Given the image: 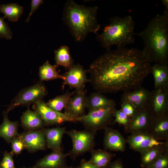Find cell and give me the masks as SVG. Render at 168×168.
Wrapping results in <instances>:
<instances>
[{"instance_id":"obj_1","label":"cell","mask_w":168,"mask_h":168,"mask_svg":"<svg viewBox=\"0 0 168 168\" xmlns=\"http://www.w3.org/2000/svg\"><path fill=\"white\" fill-rule=\"evenodd\" d=\"M151 63L135 48L106 50L90 64L87 70L89 82L102 93L130 91L141 86L151 73Z\"/></svg>"},{"instance_id":"obj_2","label":"cell","mask_w":168,"mask_h":168,"mask_svg":"<svg viewBox=\"0 0 168 168\" xmlns=\"http://www.w3.org/2000/svg\"><path fill=\"white\" fill-rule=\"evenodd\" d=\"M139 35L144 44L142 51L149 61L168 65V10L157 14L149 21Z\"/></svg>"},{"instance_id":"obj_3","label":"cell","mask_w":168,"mask_h":168,"mask_svg":"<svg viewBox=\"0 0 168 168\" xmlns=\"http://www.w3.org/2000/svg\"><path fill=\"white\" fill-rule=\"evenodd\" d=\"M98 10L96 6L87 7L72 0L66 2L63 19L76 41H83L90 33L97 34L100 28L97 20Z\"/></svg>"},{"instance_id":"obj_4","label":"cell","mask_w":168,"mask_h":168,"mask_svg":"<svg viewBox=\"0 0 168 168\" xmlns=\"http://www.w3.org/2000/svg\"><path fill=\"white\" fill-rule=\"evenodd\" d=\"M135 27L132 16H114L110 18L103 32L96 35V39L100 46L106 50L110 49L113 45L117 48H124L135 42Z\"/></svg>"},{"instance_id":"obj_5","label":"cell","mask_w":168,"mask_h":168,"mask_svg":"<svg viewBox=\"0 0 168 168\" xmlns=\"http://www.w3.org/2000/svg\"><path fill=\"white\" fill-rule=\"evenodd\" d=\"M115 107L114 105L89 111L87 114L78 118V121L86 129L92 131L105 129L112 123Z\"/></svg>"},{"instance_id":"obj_6","label":"cell","mask_w":168,"mask_h":168,"mask_svg":"<svg viewBox=\"0 0 168 168\" xmlns=\"http://www.w3.org/2000/svg\"><path fill=\"white\" fill-rule=\"evenodd\" d=\"M66 133L72 140V147L69 153L72 158L94 149L96 132L86 129L80 131L72 129L66 131Z\"/></svg>"},{"instance_id":"obj_7","label":"cell","mask_w":168,"mask_h":168,"mask_svg":"<svg viewBox=\"0 0 168 168\" xmlns=\"http://www.w3.org/2000/svg\"><path fill=\"white\" fill-rule=\"evenodd\" d=\"M47 94L45 85L41 82L22 90L12 100L6 112L7 113L20 105L28 106L38 100H42Z\"/></svg>"},{"instance_id":"obj_8","label":"cell","mask_w":168,"mask_h":168,"mask_svg":"<svg viewBox=\"0 0 168 168\" xmlns=\"http://www.w3.org/2000/svg\"><path fill=\"white\" fill-rule=\"evenodd\" d=\"M147 107L153 118L168 115V86L154 88L151 91Z\"/></svg>"},{"instance_id":"obj_9","label":"cell","mask_w":168,"mask_h":168,"mask_svg":"<svg viewBox=\"0 0 168 168\" xmlns=\"http://www.w3.org/2000/svg\"><path fill=\"white\" fill-rule=\"evenodd\" d=\"M33 107L40 115L45 126L60 124L67 122H78V118L56 111L48 106L42 100L34 103Z\"/></svg>"},{"instance_id":"obj_10","label":"cell","mask_w":168,"mask_h":168,"mask_svg":"<svg viewBox=\"0 0 168 168\" xmlns=\"http://www.w3.org/2000/svg\"><path fill=\"white\" fill-rule=\"evenodd\" d=\"M87 72L80 64H74L62 75L65 77L63 88L67 85L71 88H75L76 92L83 90L85 84L90 81L87 77Z\"/></svg>"},{"instance_id":"obj_11","label":"cell","mask_w":168,"mask_h":168,"mask_svg":"<svg viewBox=\"0 0 168 168\" xmlns=\"http://www.w3.org/2000/svg\"><path fill=\"white\" fill-rule=\"evenodd\" d=\"M131 133L126 140V142L128 144L130 148L140 153L165 142L156 140L147 131Z\"/></svg>"},{"instance_id":"obj_12","label":"cell","mask_w":168,"mask_h":168,"mask_svg":"<svg viewBox=\"0 0 168 168\" xmlns=\"http://www.w3.org/2000/svg\"><path fill=\"white\" fill-rule=\"evenodd\" d=\"M153 119L147 107L137 110L134 115L130 118L129 123L124 129L127 133H131L147 131Z\"/></svg>"},{"instance_id":"obj_13","label":"cell","mask_w":168,"mask_h":168,"mask_svg":"<svg viewBox=\"0 0 168 168\" xmlns=\"http://www.w3.org/2000/svg\"><path fill=\"white\" fill-rule=\"evenodd\" d=\"M68 156L69 153H64L62 148L40 159L31 168H66L68 166L66 159Z\"/></svg>"},{"instance_id":"obj_14","label":"cell","mask_w":168,"mask_h":168,"mask_svg":"<svg viewBox=\"0 0 168 168\" xmlns=\"http://www.w3.org/2000/svg\"><path fill=\"white\" fill-rule=\"evenodd\" d=\"M151 92L140 86L132 90L124 92L121 97V102H129L137 110L143 109L147 107Z\"/></svg>"},{"instance_id":"obj_15","label":"cell","mask_w":168,"mask_h":168,"mask_svg":"<svg viewBox=\"0 0 168 168\" xmlns=\"http://www.w3.org/2000/svg\"><path fill=\"white\" fill-rule=\"evenodd\" d=\"M42 129L28 131L20 134L29 152H34L46 149V142Z\"/></svg>"},{"instance_id":"obj_16","label":"cell","mask_w":168,"mask_h":168,"mask_svg":"<svg viewBox=\"0 0 168 168\" xmlns=\"http://www.w3.org/2000/svg\"><path fill=\"white\" fill-rule=\"evenodd\" d=\"M87 97L84 90L76 92L64 108V113L77 118L85 115Z\"/></svg>"},{"instance_id":"obj_17","label":"cell","mask_w":168,"mask_h":168,"mask_svg":"<svg viewBox=\"0 0 168 168\" xmlns=\"http://www.w3.org/2000/svg\"><path fill=\"white\" fill-rule=\"evenodd\" d=\"M104 145L106 150L116 152H124L126 140L118 130L108 127L105 129Z\"/></svg>"},{"instance_id":"obj_18","label":"cell","mask_w":168,"mask_h":168,"mask_svg":"<svg viewBox=\"0 0 168 168\" xmlns=\"http://www.w3.org/2000/svg\"><path fill=\"white\" fill-rule=\"evenodd\" d=\"M47 147L52 151L61 148L63 135L66 132V128L57 127L43 128Z\"/></svg>"},{"instance_id":"obj_19","label":"cell","mask_w":168,"mask_h":168,"mask_svg":"<svg viewBox=\"0 0 168 168\" xmlns=\"http://www.w3.org/2000/svg\"><path fill=\"white\" fill-rule=\"evenodd\" d=\"M156 140H168V115L153 118L147 131Z\"/></svg>"},{"instance_id":"obj_20","label":"cell","mask_w":168,"mask_h":168,"mask_svg":"<svg viewBox=\"0 0 168 168\" xmlns=\"http://www.w3.org/2000/svg\"><path fill=\"white\" fill-rule=\"evenodd\" d=\"M22 127L28 131L42 129L45 126L40 115L36 111L28 108L21 117Z\"/></svg>"},{"instance_id":"obj_21","label":"cell","mask_w":168,"mask_h":168,"mask_svg":"<svg viewBox=\"0 0 168 168\" xmlns=\"http://www.w3.org/2000/svg\"><path fill=\"white\" fill-rule=\"evenodd\" d=\"M115 105V101L97 91L91 94L86 100V108L88 111L93 110Z\"/></svg>"},{"instance_id":"obj_22","label":"cell","mask_w":168,"mask_h":168,"mask_svg":"<svg viewBox=\"0 0 168 168\" xmlns=\"http://www.w3.org/2000/svg\"><path fill=\"white\" fill-rule=\"evenodd\" d=\"M168 150V141L167 140L162 144L153 147L141 153L142 166H148Z\"/></svg>"},{"instance_id":"obj_23","label":"cell","mask_w":168,"mask_h":168,"mask_svg":"<svg viewBox=\"0 0 168 168\" xmlns=\"http://www.w3.org/2000/svg\"><path fill=\"white\" fill-rule=\"evenodd\" d=\"M7 113L4 111L3 120L0 125V138H2L9 144L12 139L19 135L18 133V123L12 121L8 118Z\"/></svg>"},{"instance_id":"obj_24","label":"cell","mask_w":168,"mask_h":168,"mask_svg":"<svg viewBox=\"0 0 168 168\" xmlns=\"http://www.w3.org/2000/svg\"><path fill=\"white\" fill-rule=\"evenodd\" d=\"M55 65L56 67L59 66L68 70L74 65V61L70 53L68 47L66 45L61 46L54 51Z\"/></svg>"},{"instance_id":"obj_25","label":"cell","mask_w":168,"mask_h":168,"mask_svg":"<svg viewBox=\"0 0 168 168\" xmlns=\"http://www.w3.org/2000/svg\"><path fill=\"white\" fill-rule=\"evenodd\" d=\"M154 80V88L168 86V66L155 63L151 68Z\"/></svg>"},{"instance_id":"obj_26","label":"cell","mask_w":168,"mask_h":168,"mask_svg":"<svg viewBox=\"0 0 168 168\" xmlns=\"http://www.w3.org/2000/svg\"><path fill=\"white\" fill-rule=\"evenodd\" d=\"M90 152L91 156L89 161L100 168H106L115 156L114 154L101 149H94Z\"/></svg>"},{"instance_id":"obj_27","label":"cell","mask_w":168,"mask_h":168,"mask_svg":"<svg viewBox=\"0 0 168 168\" xmlns=\"http://www.w3.org/2000/svg\"><path fill=\"white\" fill-rule=\"evenodd\" d=\"M0 12L4 15V18L13 22L17 21L23 12V7L17 3L2 4L0 5Z\"/></svg>"},{"instance_id":"obj_28","label":"cell","mask_w":168,"mask_h":168,"mask_svg":"<svg viewBox=\"0 0 168 168\" xmlns=\"http://www.w3.org/2000/svg\"><path fill=\"white\" fill-rule=\"evenodd\" d=\"M56 67L47 61L39 68V76L41 81H48L57 79L63 80L65 77L60 75L57 71Z\"/></svg>"},{"instance_id":"obj_29","label":"cell","mask_w":168,"mask_h":168,"mask_svg":"<svg viewBox=\"0 0 168 168\" xmlns=\"http://www.w3.org/2000/svg\"><path fill=\"white\" fill-rule=\"evenodd\" d=\"M75 93V91L72 92L67 91L62 95L49 100L46 104L51 109L57 112H61Z\"/></svg>"},{"instance_id":"obj_30","label":"cell","mask_w":168,"mask_h":168,"mask_svg":"<svg viewBox=\"0 0 168 168\" xmlns=\"http://www.w3.org/2000/svg\"><path fill=\"white\" fill-rule=\"evenodd\" d=\"M114 119L112 124L117 123L122 125L124 129L127 126L130 120V117L124 114L120 109L117 110L115 109L114 112Z\"/></svg>"},{"instance_id":"obj_31","label":"cell","mask_w":168,"mask_h":168,"mask_svg":"<svg viewBox=\"0 0 168 168\" xmlns=\"http://www.w3.org/2000/svg\"><path fill=\"white\" fill-rule=\"evenodd\" d=\"M12 152L16 155L20 154L24 149H26V145L20 134L14 138L11 142Z\"/></svg>"},{"instance_id":"obj_32","label":"cell","mask_w":168,"mask_h":168,"mask_svg":"<svg viewBox=\"0 0 168 168\" xmlns=\"http://www.w3.org/2000/svg\"><path fill=\"white\" fill-rule=\"evenodd\" d=\"M146 168H168V150Z\"/></svg>"},{"instance_id":"obj_33","label":"cell","mask_w":168,"mask_h":168,"mask_svg":"<svg viewBox=\"0 0 168 168\" xmlns=\"http://www.w3.org/2000/svg\"><path fill=\"white\" fill-rule=\"evenodd\" d=\"M14 153L11 151H5L3 157L0 162V168H16L14 165L13 156Z\"/></svg>"},{"instance_id":"obj_34","label":"cell","mask_w":168,"mask_h":168,"mask_svg":"<svg viewBox=\"0 0 168 168\" xmlns=\"http://www.w3.org/2000/svg\"><path fill=\"white\" fill-rule=\"evenodd\" d=\"M4 19V17H0V38L9 40L12 38V33L8 23Z\"/></svg>"},{"instance_id":"obj_35","label":"cell","mask_w":168,"mask_h":168,"mask_svg":"<svg viewBox=\"0 0 168 168\" xmlns=\"http://www.w3.org/2000/svg\"><path fill=\"white\" fill-rule=\"evenodd\" d=\"M120 110L130 117L135 114L137 110L131 104L126 101L121 102Z\"/></svg>"},{"instance_id":"obj_36","label":"cell","mask_w":168,"mask_h":168,"mask_svg":"<svg viewBox=\"0 0 168 168\" xmlns=\"http://www.w3.org/2000/svg\"><path fill=\"white\" fill-rule=\"evenodd\" d=\"M43 2V1L42 0H31L30 10L29 15L26 20V22H28L29 21L32 15Z\"/></svg>"},{"instance_id":"obj_37","label":"cell","mask_w":168,"mask_h":168,"mask_svg":"<svg viewBox=\"0 0 168 168\" xmlns=\"http://www.w3.org/2000/svg\"><path fill=\"white\" fill-rule=\"evenodd\" d=\"M77 168H100L89 161H86L84 159H82L79 166Z\"/></svg>"},{"instance_id":"obj_38","label":"cell","mask_w":168,"mask_h":168,"mask_svg":"<svg viewBox=\"0 0 168 168\" xmlns=\"http://www.w3.org/2000/svg\"><path fill=\"white\" fill-rule=\"evenodd\" d=\"M106 168H124L120 161L116 160L113 162H110Z\"/></svg>"},{"instance_id":"obj_39","label":"cell","mask_w":168,"mask_h":168,"mask_svg":"<svg viewBox=\"0 0 168 168\" xmlns=\"http://www.w3.org/2000/svg\"><path fill=\"white\" fill-rule=\"evenodd\" d=\"M161 2L163 5L166 7V8L168 9V1L167 0H162Z\"/></svg>"},{"instance_id":"obj_40","label":"cell","mask_w":168,"mask_h":168,"mask_svg":"<svg viewBox=\"0 0 168 168\" xmlns=\"http://www.w3.org/2000/svg\"><path fill=\"white\" fill-rule=\"evenodd\" d=\"M20 168H26L25 167H22ZM66 168H77V167H74L71 166H68Z\"/></svg>"},{"instance_id":"obj_41","label":"cell","mask_w":168,"mask_h":168,"mask_svg":"<svg viewBox=\"0 0 168 168\" xmlns=\"http://www.w3.org/2000/svg\"></svg>"}]
</instances>
